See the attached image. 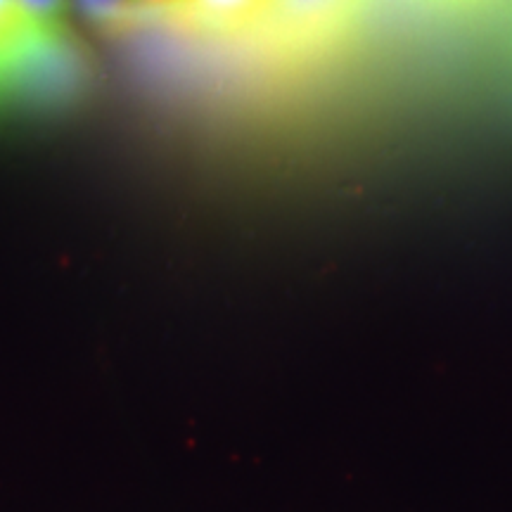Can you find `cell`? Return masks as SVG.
Returning a JSON list of instances; mask_svg holds the SVG:
<instances>
[{"label": "cell", "mask_w": 512, "mask_h": 512, "mask_svg": "<svg viewBox=\"0 0 512 512\" xmlns=\"http://www.w3.org/2000/svg\"><path fill=\"white\" fill-rule=\"evenodd\" d=\"M351 0H261L252 22L280 38L323 34L347 12Z\"/></svg>", "instance_id": "obj_1"}, {"label": "cell", "mask_w": 512, "mask_h": 512, "mask_svg": "<svg viewBox=\"0 0 512 512\" xmlns=\"http://www.w3.org/2000/svg\"><path fill=\"white\" fill-rule=\"evenodd\" d=\"M261 0H171L145 17L169 19L195 31H233L252 22Z\"/></svg>", "instance_id": "obj_2"}, {"label": "cell", "mask_w": 512, "mask_h": 512, "mask_svg": "<svg viewBox=\"0 0 512 512\" xmlns=\"http://www.w3.org/2000/svg\"><path fill=\"white\" fill-rule=\"evenodd\" d=\"M69 0H17L22 36L34 41H57L67 31Z\"/></svg>", "instance_id": "obj_3"}, {"label": "cell", "mask_w": 512, "mask_h": 512, "mask_svg": "<svg viewBox=\"0 0 512 512\" xmlns=\"http://www.w3.org/2000/svg\"><path fill=\"white\" fill-rule=\"evenodd\" d=\"M83 22L98 29H112L131 15V0H69Z\"/></svg>", "instance_id": "obj_4"}, {"label": "cell", "mask_w": 512, "mask_h": 512, "mask_svg": "<svg viewBox=\"0 0 512 512\" xmlns=\"http://www.w3.org/2000/svg\"><path fill=\"white\" fill-rule=\"evenodd\" d=\"M22 36L17 17V0H0V41Z\"/></svg>", "instance_id": "obj_5"}, {"label": "cell", "mask_w": 512, "mask_h": 512, "mask_svg": "<svg viewBox=\"0 0 512 512\" xmlns=\"http://www.w3.org/2000/svg\"><path fill=\"white\" fill-rule=\"evenodd\" d=\"M166 3H171V0H131V15L128 17H145Z\"/></svg>", "instance_id": "obj_6"}]
</instances>
